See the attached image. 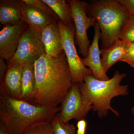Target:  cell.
<instances>
[{"instance_id": "cell-14", "label": "cell", "mask_w": 134, "mask_h": 134, "mask_svg": "<svg viewBox=\"0 0 134 134\" xmlns=\"http://www.w3.org/2000/svg\"><path fill=\"white\" fill-rule=\"evenodd\" d=\"M22 3V0L0 1L1 24H15L21 20Z\"/></svg>"}, {"instance_id": "cell-9", "label": "cell", "mask_w": 134, "mask_h": 134, "mask_svg": "<svg viewBox=\"0 0 134 134\" xmlns=\"http://www.w3.org/2000/svg\"><path fill=\"white\" fill-rule=\"evenodd\" d=\"M29 25L24 20L4 25L0 31V58L8 60L16 52L19 41Z\"/></svg>"}, {"instance_id": "cell-28", "label": "cell", "mask_w": 134, "mask_h": 134, "mask_svg": "<svg viewBox=\"0 0 134 134\" xmlns=\"http://www.w3.org/2000/svg\"><path fill=\"white\" fill-rule=\"evenodd\" d=\"M131 134H134V133H132Z\"/></svg>"}, {"instance_id": "cell-21", "label": "cell", "mask_w": 134, "mask_h": 134, "mask_svg": "<svg viewBox=\"0 0 134 134\" xmlns=\"http://www.w3.org/2000/svg\"><path fill=\"white\" fill-rule=\"evenodd\" d=\"M126 51L124 56L120 62L127 63L134 68V42L126 43Z\"/></svg>"}, {"instance_id": "cell-12", "label": "cell", "mask_w": 134, "mask_h": 134, "mask_svg": "<svg viewBox=\"0 0 134 134\" xmlns=\"http://www.w3.org/2000/svg\"><path fill=\"white\" fill-rule=\"evenodd\" d=\"M41 37L47 55L57 57L63 51L62 37L58 21L47 26L41 32Z\"/></svg>"}, {"instance_id": "cell-27", "label": "cell", "mask_w": 134, "mask_h": 134, "mask_svg": "<svg viewBox=\"0 0 134 134\" xmlns=\"http://www.w3.org/2000/svg\"><path fill=\"white\" fill-rule=\"evenodd\" d=\"M131 112H132V114L134 116V105L132 107V109H131Z\"/></svg>"}, {"instance_id": "cell-24", "label": "cell", "mask_w": 134, "mask_h": 134, "mask_svg": "<svg viewBox=\"0 0 134 134\" xmlns=\"http://www.w3.org/2000/svg\"><path fill=\"white\" fill-rule=\"evenodd\" d=\"M77 134H85L86 133L87 122L85 119L80 120L77 122Z\"/></svg>"}, {"instance_id": "cell-25", "label": "cell", "mask_w": 134, "mask_h": 134, "mask_svg": "<svg viewBox=\"0 0 134 134\" xmlns=\"http://www.w3.org/2000/svg\"><path fill=\"white\" fill-rule=\"evenodd\" d=\"M4 60V59L0 58V82L2 81L8 68L7 64Z\"/></svg>"}, {"instance_id": "cell-2", "label": "cell", "mask_w": 134, "mask_h": 134, "mask_svg": "<svg viewBox=\"0 0 134 134\" xmlns=\"http://www.w3.org/2000/svg\"><path fill=\"white\" fill-rule=\"evenodd\" d=\"M60 108L34 104L0 94V120L8 134H24L50 123Z\"/></svg>"}, {"instance_id": "cell-7", "label": "cell", "mask_w": 134, "mask_h": 134, "mask_svg": "<svg viewBox=\"0 0 134 134\" xmlns=\"http://www.w3.org/2000/svg\"><path fill=\"white\" fill-rule=\"evenodd\" d=\"M67 1L71 6L75 27V43L78 46L79 53L83 58H85L88 55L91 45L87 35V30L94 26L96 21L93 18L87 15L89 3L80 0H69Z\"/></svg>"}, {"instance_id": "cell-29", "label": "cell", "mask_w": 134, "mask_h": 134, "mask_svg": "<svg viewBox=\"0 0 134 134\" xmlns=\"http://www.w3.org/2000/svg\"></svg>"}, {"instance_id": "cell-23", "label": "cell", "mask_w": 134, "mask_h": 134, "mask_svg": "<svg viewBox=\"0 0 134 134\" xmlns=\"http://www.w3.org/2000/svg\"><path fill=\"white\" fill-rule=\"evenodd\" d=\"M118 1L127 10L130 15H134V0H118Z\"/></svg>"}, {"instance_id": "cell-8", "label": "cell", "mask_w": 134, "mask_h": 134, "mask_svg": "<svg viewBox=\"0 0 134 134\" xmlns=\"http://www.w3.org/2000/svg\"><path fill=\"white\" fill-rule=\"evenodd\" d=\"M60 105L58 114L60 119L65 122L85 119L93 109L91 103L81 92L79 83H73Z\"/></svg>"}, {"instance_id": "cell-18", "label": "cell", "mask_w": 134, "mask_h": 134, "mask_svg": "<svg viewBox=\"0 0 134 134\" xmlns=\"http://www.w3.org/2000/svg\"><path fill=\"white\" fill-rule=\"evenodd\" d=\"M58 113L50 122L53 134H77L74 126L62 121Z\"/></svg>"}, {"instance_id": "cell-19", "label": "cell", "mask_w": 134, "mask_h": 134, "mask_svg": "<svg viewBox=\"0 0 134 134\" xmlns=\"http://www.w3.org/2000/svg\"><path fill=\"white\" fill-rule=\"evenodd\" d=\"M119 39L125 43L134 42V15H130L122 29Z\"/></svg>"}, {"instance_id": "cell-5", "label": "cell", "mask_w": 134, "mask_h": 134, "mask_svg": "<svg viewBox=\"0 0 134 134\" xmlns=\"http://www.w3.org/2000/svg\"><path fill=\"white\" fill-rule=\"evenodd\" d=\"M46 54L41 32L29 25L21 38L14 55L11 59L6 61L7 64H34Z\"/></svg>"}, {"instance_id": "cell-11", "label": "cell", "mask_w": 134, "mask_h": 134, "mask_svg": "<svg viewBox=\"0 0 134 134\" xmlns=\"http://www.w3.org/2000/svg\"><path fill=\"white\" fill-rule=\"evenodd\" d=\"M7 65V70L0 82L1 93L19 100L21 93L23 66L15 64Z\"/></svg>"}, {"instance_id": "cell-26", "label": "cell", "mask_w": 134, "mask_h": 134, "mask_svg": "<svg viewBox=\"0 0 134 134\" xmlns=\"http://www.w3.org/2000/svg\"><path fill=\"white\" fill-rule=\"evenodd\" d=\"M0 134H8L5 125L0 121Z\"/></svg>"}, {"instance_id": "cell-6", "label": "cell", "mask_w": 134, "mask_h": 134, "mask_svg": "<svg viewBox=\"0 0 134 134\" xmlns=\"http://www.w3.org/2000/svg\"><path fill=\"white\" fill-rule=\"evenodd\" d=\"M62 37L63 50L72 78V83H81L84 81L87 75H92L88 68L85 66L77 53L75 41V27L66 26L58 19Z\"/></svg>"}, {"instance_id": "cell-13", "label": "cell", "mask_w": 134, "mask_h": 134, "mask_svg": "<svg viewBox=\"0 0 134 134\" xmlns=\"http://www.w3.org/2000/svg\"><path fill=\"white\" fill-rule=\"evenodd\" d=\"M21 14L22 20L40 32H42L48 25L57 21L37 8L26 4L23 0Z\"/></svg>"}, {"instance_id": "cell-15", "label": "cell", "mask_w": 134, "mask_h": 134, "mask_svg": "<svg viewBox=\"0 0 134 134\" xmlns=\"http://www.w3.org/2000/svg\"><path fill=\"white\" fill-rule=\"evenodd\" d=\"M36 88L34 64H26L23 65L21 93L19 100L34 104Z\"/></svg>"}, {"instance_id": "cell-10", "label": "cell", "mask_w": 134, "mask_h": 134, "mask_svg": "<svg viewBox=\"0 0 134 134\" xmlns=\"http://www.w3.org/2000/svg\"><path fill=\"white\" fill-rule=\"evenodd\" d=\"M94 34L91 44L85 58H81L82 62L85 66L88 67L93 76L99 80L106 81L110 79L103 69L100 58L99 41L101 38L100 27L97 22L93 26Z\"/></svg>"}, {"instance_id": "cell-17", "label": "cell", "mask_w": 134, "mask_h": 134, "mask_svg": "<svg viewBox=\"0 0 134 134\" xmlns=\"http://www.w3.org/2000/svg\"><path fill=\"white\" fill-rule=\"evenodd\" d=\"M51 8L59 17V19L66 26H75L71 6L64 0H43Z\"/></svg>"}, {"instance_id": "cell-20", "label": "cell", "mask_w": 134, "mask_h": 134, "mask_svg": "<svg viewBox=\"0 0 134 134\" xmlns=\"http://www.w3.org/2000/svg\"><path fill=\"white\" fill-rule=\"evenodd\" d=\"M28 5L36 7L42 12L53 18L56 21L59 19L57 14L54 12L50 6L47 4L43 0H23Z\"/></svg>"}, {"instance_id": "cell-16", "label": "cell", "mask_w": 134, "mask_h": 134, "mask_svg": "<svg viewBox=\"0 0 134 134\" xmlns=\"http://www.w3.org/2000/svg\"><path fill=\"white\" fill-rule=\"evenodd\" d=\"M126 44L118 39L109 47L100 49L101 63L106 72L107 73L113 65L123 58L126 51Z\"/></svg>"}, {"instance_id": "cell-1", "label": "cell", "mask_w": 134, "mask_h": 134, "mask_svg": "<svg viewBox=\"0 0 134 134\" xmlns=\"http://www.w3.org/2000/svg\"><path fill=\"white\" fill-rule=\"evenodd\" d=\"M34 104L58 107L72 86V78L64 50L57 57L46 54L34 64Z\"/></svg>"}, {"instance_id": "cell-4", "label": "cell", "mask_w": 134, "mask_h": 134, "mask_svg": "<svg viewBox=\"0 0 134 134\" xmlns=\"http://www.w3.org/2000/svg\"><path fill=\"white\" fill-rule=\"evenodd\" d=\"M87 14L99 25L102 48H108L119 39L130 16L118 0H100L89 3Z\"/></svg>"}, {"instance_id": "cell-3", "label": "cell", "mask_w": 134, "mask_h": 134, "mask_svg": "<svg viewBox=\"0 0 134 134\" xmlns=\"http://www.w3.org/2000/svg\"><path fill=\"white\" fill-rule=\"evenodd\" d=\"M126 77V74L116 70L109 80H99L93 75H89L83 82L79 83L82 94L91 103L93 112L99 118L107 116L109 111L115 116H120L119 112L112 107L111 102L116 97L129 95L128 85L121 84Z\"/></svg>"}, {"instance_id": "cell-22", "label": "cell", "mask_w": 134, "mask_h": 134, "mask_svg": "<svg viewBox=\"0 0 134 134\" xmlns=\"http://www.w3.org/2000/svg\"><path fill=\"white\" fill-rule=\"evenodd\" d=\"M24 134H53V133L50 123L34 128Z\"/></svg>"}]
</instances>
